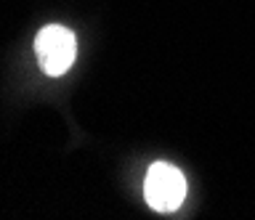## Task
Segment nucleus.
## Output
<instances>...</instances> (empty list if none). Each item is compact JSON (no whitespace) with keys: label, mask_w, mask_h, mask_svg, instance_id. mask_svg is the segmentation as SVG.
I'll list each match as a JSON object with an SVG mask.
<instances>
[{"label":"nucleus","mask_w":255,"mask_h":220,"mask_svg":"<svg viewBox=\"0 0 255 220\" xmlns=\"http://www.w3.org/2000/svg\"><path fill=\"white\" fill-rule=\"evenodd\" d=\"M143 196L154 212H173L186 199V178L173 164L154 162L143 180Z\"/></svg>","instance_id":"nucleus-1"},{"label":"nucleus","mask_w":255,"mask_h":220,"mask_svg":"<svg viewBox=\"0 0 255 220\" xmlns=\"http://www.w3.org/2000/svg\"><path fill=\"white\" fill-rule=\"evenodd\" d=\"M35 53L45 74L61 77L77 56V40L67 27L51 24L40 29V35L35 37Z\"/></svg>","instance_id":"nucleus-2"}]
</instances>
